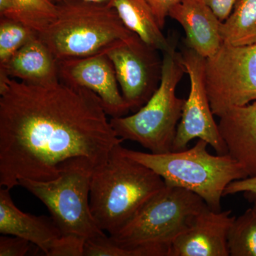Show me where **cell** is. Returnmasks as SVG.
<instances>
[{
    "label": "cell",
    "instance_id": "cell-27",
    "mask_svg": "<svg viewBox=\"0 0 256 256\" xmlns=\"http://www.w3.org/2000/svg\"><path fill=\"white\" fill-rule=\"evenodd\" d=\"M14 9V0H0V18H10Z\"/></svg>",
    "mask_w": 256,
    "mask_h": 256
},
{
    "label": "cell",
    "instance_id": "cell-11",
    "mask_svg": "<svg viewBox=\"0 0 256 256\" xmlns=\"http://www.w3.org/2000/svg\"><path fill=\"white\" fill-rule=\"evenodd\" d=\"M58 68L60 82L95 92L111 118L124 117L131 111L121 92L114 64L102 52L58 60Z\"/></svg>",
    "mask_w": 256,
    "mask_h": 256
},
{
    "label": "cell",
    "instance_id": "cell-1",
    "mask_svg": "<svg viewBox=\"0 0 256 256\" xmlns=\"http://www.w3.org/2000/svg\"><path fill=\"white\" fill-rule=\"evenodd\" d=\"M100 98L58 80L32 84L0 74V186L48 181L74 162L98 170L122 144Z\"/></svg>",
    "mask_w": 256,
    "mask_h": 256
},
{
    "label": "cell",
    "instance_id": "cell-17",
    "mask_svg": "<svg viewBox=\"0 0 256 256\" xmlns=\"http://www.w3.org/2000/svg\"><path fill=\"white\" fill-rule=\"evenodd\" d=\"M124 26L138 35L146 44L162 53L172 44L164 36L162 28L146 0H110Z\"/></svg>",
    "mask_w": 256,
    "mask_h": 256
},
{
    "label": "cell",
    "instance_id": "cell-22",
    "mask_svg": "<svg viewBox=\"0 0 256 256\" xmlns=\"http://www.w3.org/2000/svg\"><path fill=\"white\" fill-rule=\"evenodd\" d=\"M40 249L26 239L13 236L0 237V256H25Z\"/></svg>",
    "mask_w": 256,
    "mask_h": 256
},
{
    "label": "cell",
    "instance_id": "cell-23",
    "mask_svg": "<svg viewBox=\"0 0 256 256\" xmlns=\"http://www.w3.org/2000/svg\"><path fill=\"white\" fill-rule=\"evenodd\" d=\"M86 240L73 236H63L50 256H84Z\"/></svg>",
    "mask_w": 256,
    "mask_h": 256
},
{
    "label": "cell",
    "instance_id": "cell-29",
    "mask_svg": "<svg viewBox=\"0 0 256 256\" xmlns=\"http://www.w3.org/2000/svg\"><path fill=\"white\" fill-rule=\"evenodd\" d=\"M252 208V212H254V214H255L256 216V200H254V205Z\"/></svg>",
    "mask_w": 256,
    "mask_h": 256
},
{
    "label": "cell",
    "instance_id": "cell-19",
    "mask_svg": "<svg viewBox=\"0 0 256 256\" xmlns=\"http://www.w3.org/2000/svg\"><path fill=\"white\" fill-rule=\"evenodd\" d=\"M15 9L9 18L20 22L40 36L57 16L56 4L50 0H14Z\"/></svg>",
    "mask_w": 256,
    "mask_h": 256
},
{
    "label": "cell",
    "instance_id": "cell-10",
    "mask_svg": "<svg viewBox=\"0 0 256 256\" xmlns=\"http://www.w3.org/2000/svg\"><path fill=\"white\" fill-rule=\"evenodd\" d=\"M181 54L186 74L190 79V92L184 106L172 152L185 150L190 142L198 139L208 143L218 156L228 154L207 92L206 58L186 47Z\"/></svg>",
    "mask_w": 256,
    "mask_h": 256
},
{
    "label": "cell",
    "instance_id": "cell-20",
    "mask_svg": "<svg viewBox=\"0 0 256 256\" xmlns=\"http://www.w3.org/2000/svg\"><path fill=\"white\" fill-rule=\"evenodd\" d=\"M232 256H256V216L252 208L234 220L228 236Z\"/></svg>",
    "mask_w": 256,
    "mask_h": 256
},
{
    "label": "cell",
    "instance_id": "cell-6",
    "mask_svg": "<svg viewBox=\"0 0 256 256\" xmlns=\"http://www.w3.org/2000/svg\"><path fill=\"white\" fill-rule=\"evenodd\" d=\"M56 8L55 21L38 36L57 60L100 53L134 34L108 4L69 0Z\"/></svg>",
    "mask_w": 256,
    "mask_h": 256
},
{
    "label": "cell",
    "instance_id": "cell-3",
    "mask_svg": "<svg viewBox=\"0 0 256 256\" xmlns=\"http://www.w3.org/2000/svg\"><path fill=\"white\" fill-rule=\"evenodd\" d=\"M208 207L184 188L165 186L119 233L110 236L116 256H170L178 236Z\"/></svg>",
    "mask_w": 256,
    "mask_h": 256
},
{
    "label": "cell",
    "instance_id": "cell-18",
    "mask_svg": "<svg viewBox=\"0 0 256 256\" xmlns=\"http://www.w3.org/2000/svg\"><path fill=\"white\" fill-rule=\"evenodd\" d=\"M220 33L223 43L256 44V0H236L232 12L220 24Z\"/></svg>",
    "mask_w": 256,
    "mask_h": 256
},
{
    "label": "cell",
    "instance_id": "cell-13",
    "mask_svg": "<svg viewBox=\"0 0 256 256\" xmlns=\"http://www.w3.org/2000/svg\"><path fill=\"white\" fill-rule=\"evenodd\" d=\"M169 16L184 30L186 48L204 58L213 56L223 44L222 22L204 0H182L170 10Z\"/></svg>",
    "mask_w": 256,
    "mask_h": 256
},
{
    "label": "cell",
    "instance_id": "cell-21",
    "mask_svg": "<svg viewBox=\"0 0 256 256\" xmlns=\"http://www.w3.org/2000/svg\"><path fill=\"white\" fill-rule=\"evenodd\" d=\"M38 36L36 32L24 24L0 18V66L8 63L18 50Z\"/></svg>",
    "mask_w": 256,
    "mask_h": 256
},
{
    "label": "cell",
    "instance_id": "cell-14",
    "mask_svg": "<svg viewBox=\"0 0 256 256\" xmlns=\"http://www.w3.org/2000/svg\"><path fill=\"white\" fill-rule=\"evenodd\" d=\"M0 234L26 239L47 256L64 236L52 216H36L18 208L10 190L4 188L0 190Z\"/></svg>",
    "mask_w": 256,
    "mask_h": 256
},
{
    "label": "cell",
    "instance_id": "cell-9",
    "mask_svg": "<svg viewBox=\"0 0 256 256\" xmlns=\"http://www.w3.org/2000/svg\"><path fill=\"white\" fill-rule=\"evenodd\" d=\"M102 53L116 72L121 92L131 111L137 112L154 95L162 76L159 50L133 34L111 44Z\"/></svg>",
    "mask_w": 256,
    "mask_h": 256
},
{
    "label": "cell",
    "instance_id": "cell-12",
    "mask_svg": "<svg viewBox=\"0 0 256 256\" xmlns=\"http://www.w3.org/2000/svg\"><path fill=\"white\" fill-rule=\"evenodd\" d=\"M235 218L232 210L215 212L207 207L174 240L170 256H230L228 236Z\"/></svg>",
    "mask_w": 256,
    "mask_h": 256
},
{
    "label": "cell",
    "instance_id": "cell-7",
    "mask_svg": "<svg viewBox=\"0 0 256 256\" xmlns=\"http://www.w3.org/2000/svg\"><path fill=\"white\" fill-rule=\"evenodd\" d=\"M95 170L86 162H74L54 180L22 178L18 186L46 206L64 236L79 237L86 242L108 236L99 226L90 208V183Z\"/></svg>",
    "mask_w": 256,
    "mask_h": 256
},
{
    "label": "cell",
    "instance_id": "cell-25",
    "mask_svg": "<svg viewBox=\"0 0 256 256\" xmlns=\"http://www.w3.org/2000/svg\"><path fill=\"white\" fill-rule=\"evenodd\" d=\"M182 0H146L156 14L160 28L164 30L170 10Z\"/></svg>",
    "mask_w": 256,
    "mask_h": 256
},
{
    "label": "cell",
    "instance_id": "cell-4",
    "mask_svg": "<svg viewBox=\"0 0 256 256\" xmlns=\"http://www.w3.org/2000/svg\"><path fill=\"white\" fill-rule=\"evenodd\" d=\"M208 143L198 140L192 149L164 154L142 152L126 149L124 156L153 170L168 186L184 188L201 197L215 212L222 210L226 188L238 180L248 178L242 165L229 156H213Z\"/></svg>",
    "mask_w": 256,
    "mask_h": 256
},
{
    "label": "cell",
    "instance_id": "cell-5",
    "mask_svg": "<svg viewBox=\"0 0 256 256\" xmlns=\"http://www.w3.org/2000/svg\"><path fill=\"white\" fill-rule=\"evenodd\" d=\"M163 54L162 76L154 95L132 116L110 119L120 139L139 143L153 154L173 151L186 101L176 96L178 84L186 74L182 54L172 44Z\"/></svg>",
    "mask_w": 256,
    "mask_h": 256
},
{
    "label": "cell",
    "instance_id": "cell-2",
    "mask_svg": "<svg viewBox=\"0 0 256 256\" xmlns=\"http://www.w3.org/2000/svg\"><path fill=\"white\" fill-rule=\"evenodd\" d=\"M121 146L114 148L105 165L94 171L90 183L92 215L110 236L119 233L166 186L153 170L124 156Z\"/></svg>",
    "mask_w": 256,
    "mask_h": 256
},
{
    "label": "cell",
    "instance_id": "cell-26",
    "mask_svg": "<svg viewBox=\"0 0 256 256\" xmlns=\"http://www.w3.org/2000/svg\"><path fill=\"white\" fill-rule=\"evenodd\" d=\"M214 12L223 22L227 20L233 11L236 0H204Z\"/></svg>",
    "mask_w": 256,
    "mask_h": 256
},
{
    "label": "cell",
    "instance_id": "cell-28",
    "mask_svg": "<svg viewBox=\"0 0 256 256\" xmlns=\"http://www.w3.org/2000/svg\"><path fill=\"white\" fill-rule=\"evenodd\" d=\"M52 2L55 4H60L64 2L69 1V0H50ZM82 1L88 2L96 3V4H108L110 0H82Z\"/></svg>",
    "mask_w": 256,
    "mask_h": 256
},
{
    "label": "cell",
    "instance_id": "cell-8",
    "mask_svg": "<svg viewBox=\"0 0 256 256\" xmlns=\"http://www.w3.org/2000/svg\"><path fill=\"white\" fill-rule=\"evenodd\" d=\"M206 84L213 114L220 118L234 108L256 100V44L223 43L206 58Z\"/></svg>",
    "mask_w": 256,
    "mask_h": 256
},
{
    "label": "cell",
    "instance_id": "cell-16",
    "mask_svg": "<svg viewBox=\"0 0 256 256\" xmlns=\"http://www.w3.org/2000/svg\"><path fill=\"white\" fill-rule=\"evenodd\" d=\"M0 74L32 84H48L60 80L58 60L40 36L26 44L3 66Z\"/></svg>",
    "mask_w": 256,
    "mask_h": 256
},
{
    "label": "cell",
    "instance_id": "cell-24",
    "mask_svg": "<svg viewBox=\"0 0 256 256\" xmlns=\"http://www.w3.org/2000/svg\"><path fill=\"white\" fill-rule=\"evenodd\" d=\"M244 193L250 200H256V176L234 182L226 188L224 196Z\"/></svg>",
    "mask_w": 256,
    "mask_h": 256
},
{
    "label": "cell",
    "instance_id": "cell-15",
    "mask_svg": "<svg viewBox=\"0 0 256 256\" xmlns=\"http://www.w3.org/2000/svg\"><path fill=\"white\" fill-rule=\"evenodd\" d=\"M218 128L228 154L248 178L256 176V100L234 108L220 118Z\"/></svg>",
    "mask_w": 256,
    "mask_h": 256
}]
</instances>
